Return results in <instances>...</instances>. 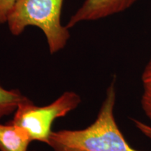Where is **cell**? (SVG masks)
Listing matches in <instances>:
<instances>
[{
    "instance_id": "cell-1",
    "label": "cell",
    "mask_w": 151,
    "mask_h": 151,
    "mask_svg": "<svg viewBox=\"0 0 151 151\" xmlns=\"http://www.w3.org/2000/svg\"><path fill=\"white\" fill-rule=\"evenodd\" d=\"M116 79L108 87L97 117L83 129L52 132L48 146L53 151H140L125 140L113 114L116 104Z\"/></svg>"
},
{
    "instance_id": "cell-2",
    "label": "cell",
    "mask_w": 151,
    "mask_h": 151,
    "mask_svg": "<svg viewBox=\"0 0 151 151\" xmlns=\"http://www.w3.org/2000/svg\"><path fill=\"white\" fill-rule=\"evenodd\" d=\"M64 0H18L6 23L9 31L19 36L29 26L39 28L46 38L50 54L63 49L70 38L61 22Z\"/></svg>"
},
{
    "instance_id": "cell-3",
    "label": "cell",
    "mask_w": 151,
    "mask_h": 151,
    "mask_svg": "<svg viewBox=\"0 0 151 151\" xmlns=\"http://www.w3.org/2000/svg\"><path fill=\"white\" fill-rule=\"evenodd\" d=\"M81 102L76 92L66 91L50 104L36 106L27 97L19 104L11 122L27 131L32 141L48 144L52 125L56 119L74 110Z\"/></svg>"
},
{
    "instance_id": "cell-4",
    "label": "cell",
    "mask_w": 151,
    "mask_h": 151,
    "mask_svg": "<svg viewBox=\"0 0 151 151\" xmlns=\"http://www.w3.org/2000/svg\"><path fill=\"white\" fill-rule=\"evenodd\" d=\"M137 0H85L67 22L68 29L81 22L106 18L127 10Z\"/></svg>"
},
{
    "instance_id": "cell-5",
    "label": "cell",
    "mask_w": 151,
    "mask_h": 151,
    "mask_svg": "<svg viewBox=\"0 0 151 151\" xmlns=\"http://www.w3.org/2000/svg\"><path fill=\"white\" fill-rule=\"evenodd\" d=\"M29 134L11 121L0 123V151H28L32 142Z\"/></svg>"
},
{
    "instance_id": "cell-6",
    "label": "cell",
    "mask_w": 151,
    "mask_h": 151,
    "mask_svg": "<svg viewBox=\"0 0 151 151\" xmlns=\"http://www.w3.org/2000/svg\"><path fill=\"white\" fill-rule=\"evenodd\" d=\"M27 97L19 90L6 89L0 83V120L14 113L19 104Z\"/></svg>"
},
{
    "instance_id": "cell-7",
    "label": "cell",
    "mask_w": 151,
    "mask_h": 151,
    "mask_svg": "<svg viewBox=\"0 0 151 151\" xmlns=\"http://www.w3.org/2000/svg\"><path fill=\"white\" fill-rule=\"evenodd\" d=\"M18 0H0V25L7 22L11 13Z\"/></svg>"
},
{
    "instance_id": "cell-8",
    "label": "cell",
    "mask_w": 151,
    "mask_h": 151,
    "mask_svg": "<svg viewBox=\"0 0 151 151\" xmlns=\"http://www.w3.org/2000/svg\"><path fill=\"white\" fill-rule=\"evenodd\" d=\"M141 105L143 110L151 121V85L144 86V91L141 97Z\"/></svg>"
},
{
    "instance_id": "cell-9",
    "label": "cell",
    "mask_w": 151,
    "mask_h": 151,
    "mask_svg": "<svg viewBox=\"0 0 151 151\" xmlns=\"http://www.w3.org/2000/svg\"><path fill=\"white\" fill-rule=\"evenodd\" d=\"M134 123L135 126L137 127L138 129L140 131L141 133L143 134L146 137L150 139L151 140V126L148 125V124L143 123L141 121L136 120V119H133L132 120Z\"/></svg>"
},
{
    "instance_id": "cell-10",
    "label": "cell",
    "mask_w": 151,
    "mask_h": 151,
    "mask_svg": "<svg viewBox=\"0 0 151 151\" xmlns=\"http://www.w3.org/2000/svg\"><path fill=\"white\" fill-rule=\"evenodd\" d=\"M142 81L143 86L151 85V58L143 69L142 73Z\"/></svg>"
}]
</instances>
